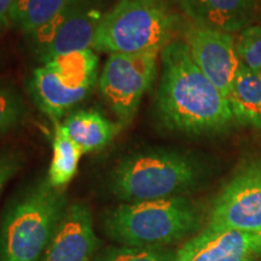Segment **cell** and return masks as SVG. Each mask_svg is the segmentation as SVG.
<instances>
[{
	"label": "cell",
	"mask_w": 261,
	"mask_h": 261,
	"mask_svg": "<svg viewBox=\"0 0 261 261\" xmlns=\"http://www.w3.org/2000/svg\"><path fill=\"white\" fill-rule=\"evenodd\" d=\"M69 0H16L10 14L11 28L24 37L50 23Z\"/></svg>",
	"instance_id": "cell-17"
},
{
	"label": "cell",
	"mask_w": 261,
	"mask_h": 261,
	"mask_svg": "<svg viewBox=\"0 0 261 261\" xmlns=\"http://www.w3.org/2000/svg\"><path fill=\"white\" fill-rule=\"evenodd\" d=\"M25 155L17 149H6L0 151V195L4 188L17 173L23 168Z\"/></svg>",
	"instance_id": "cell-21"
},
{
	"label": "cell",
	"mask_w": 261,
	"mask_h": 261,
	"mask_svg": "<svg viewBox=\"0 0 261 261\" xmlns=\"http://www.w3.org/2000/svg\"><path fill=\"white\" fill-rule=\"evenodd\" d=\"M27 116V106L17 87L0 79V139L19 128Z\"/></svg>",
	"instance_id": "cell-18"
},
{
	"label": "cell",
	"mask_w": 261,
	"mask_h": 261,
	"mask_svg": "<svg viewBox=\"0 0 261 261\" xmlns=\"http://www.w3.org/2000/svg\"><path fill=\"white\" fill-rule=\"evenodd\" d=\"M261 233L203 227L177 250L174 261H259Z\"/></svg>",
	"instance_id": "cell-11"
},
{
	"label": "cell",
	"mask_w": 261,
	"mask_h": 261,
	"mask_svg": "<svg viewBox=\"0 0 261 261\" xmlns=\"http://www.w3.org/2000/svg\"><path fill=\"white\" fill-rule=\"evenodd\" d=\"M155 116L163 129L194 138L219 137L237 125L227 98L192 61L182 39H173L160 54Z\"/></svg>",
	"instance_id": "cell-1"
},
{
	"label": "cell",
	"mask_w": 261,
	"mask_h": 261,
	"mask_svg": "<svg viewBox=\"0 0 261 261\" xmlns=\"http://www.w3.org/2000/svg\"><path fill=\"white\" fill-rule=\"evenodd\" d=\"M99 58L93 48L58 56L38 65L28 91L33 102L55 125L98 86Z\"/></svg>",
	"instance_id": "cell-6"
},
{
	"label": "cell",
	"mask_w": 261,
	"mask_h": 261,
	"mask_svg": "<svg viewBox=\"0 0 261 261\" xmlns=\"http://www.w3.org/2000/svg\"><path fill=\"white\" fill-rule=\"evenodd\" d=\"M159 52L109 55L98 80L100 96L123 127L133 121L143 97L154 85Z\"/></svg>",
	"instance_id": "cell-7"
},
{
	"label": "cell",
	"mask_w": 261,
	"mask_h": 261,
	"mask_svg": "<svg viewBox=\"0 0 261 261\" xmlns=\"http://www.w3.org/2000/svg\"><path fill=\"white\" fill-rule=\"evenodd\" d=\"M259 261H261V260H259Z\"/></svg>",
	"instance_id": "cell-23"
},
{
	"label": "cell",
	"mask_w": 261,
	"mask_h": 261,
	"mask_svg": "<svg viewBox=\"0 0 261 261\" xmlns=\"http://www.w3.org/2000/svg\"><path fill=\"white\" fill-rule=\"evenodd\" d=\"M60 125L67 136L79 145L84 154L106 148L123 129L121 123L112 121L96 110L71 113Z\"/></svg>",
	"instance_id": "cell-14"
},
{
	"label": "cell",
	"mask_w": 261,
	"mask_h": 261,
	"mask_svg": "<svg viewBox=\"0 0 261 261\" xmlns=\"http://www.w3.org/2000/svg\"><path fill=\"white\" fill-rule=\"evenodd\" d=\"M236 52L241 64L261 77V25L255 24L238 33Z\"/></svg>",
	"instance_id": "cell-20"
},
{
	"label": "cell",
	"mask_w": 261,
	"mask_h": 261,
	"mask_svg": "<svg viewBox=\"0 0 261 261\" xmlns=\"http://www.w3.org/2000/svg\"><path fill=\"white\" fill-rule=\"evenodd\" d=\"M227 100L237 125L261 133V77L241 64Z\"/></svg>",
	"instance_id": "cell-15"
},
{
	"label": "cell",
	"mask_w": 261,
	"mask_h": 261,
	"mask_svg": "<svg viewBox=\"0 0 261 261\" xmlns=\"http://www.w3.org/2000/svg\"><path fill=\"white\" fill-rule=\"evenodd\" d=\"M98 238L92 214L84 202H73L58 224L40 261H92Z\"/></svg>",
	"instance_id": "cell-12"
},
{
	"label": "cell",
	"mask_w": 261,
	"mask_h": 261,
	"mask_svg": "<svg viewBox=\"0 0 261 261\" xmlns=\"http://www.w3.org/2000/svg\"><path fill=\"white\" fill-rule=\"evenodd\" d=\"M68 205L47 175L19 189L0 218V261H40Z\"/></svg>",
	"instance_id": "cell-3"
},
{
	"label": "cell",
	"mask_w": 261,
	"mask_h": 261,
	"mask_svg": "<svg viewBox=\"0 0 261 261\" xmlns=\"http://www.w3.org/2000/svg\"><path fill=\"white\" fill-rule=\"evenodd\" d=\"M203 212L188 196L120 203L104 212L100 226L115 244L167 248L200 230Z\"/></svg>",
	"instance_id": "cell-4"
},
{
	"label": "cell",
	"mask_w": 261,
	"mask_h": 261,
	"mask_svg": "<svg viewBox=\"0 0 261 261\" xmlns=\"http://www.w3.org/2000/svg\"><path fill=\"white\" fill-rule=\"evenodd\" d=\"M104 12L99 0H69L50 23L25 37L29 51L41 64L92 48Z\"/></svg>",
	"instance_id": "cell-8"
},
{
	"label": "cell",
	"mask_w": 261,
	"mask_h": 261,
	"mask_svg": "<svg viewBox=\"0 0 261 261\" xmlns=\"http://www.w3.org/2000/svg\"><path fill=\"white\" fill-rule=\"evenodd\" d=\"M177 252L168 248H135L113 244L96 253L92 261H174Z\"/></svg>",
	"instance_id": "cell-19"
},
{
	"label": "cell",
	"mask_w": 261,
	"mask_h": 261,
	"mask_svg": "<svg viewBox=\"0 0 261 261\" xmlns=\"http://www.w3.org/2000/svg\"><path fill=\"white\" fill-rule=\"evenodd\" d=\"M205 227L261 233V155L238 166L214 198Z\"/></svg>",
	"instance_id": "cell-9"
},
{
	"label": "cell",
	"mask_w": 261,
	"mask_h": 261,
	"mask_svg": "<svg viewBox=\"0 0 261 261\" xmlns=\"http://www.w3.org/2000/svg\"><path fill=\"white\" fill-rule=\"evenodd\" d=\"M179 6L189 21L230 34L261 23V0H179Z\"/></svg>",
	"instance_id": "cell-13"
},
{
	"label": "cell",
	"mask_w": 261,
	"mask_h": 261,
	"mask_svg": "<svg viewBox=\"0 0 261 261\" xmlns=\"http://www.w3.org/2000/svg\"><path fill=\"white\" fill-rule=\"evenodd\" d=\"M16 0H0V35L11 28L10 14Z\"/></svg>",
	"instance_id": "cell-22"
},
{
	"label": "cell",
	"mask_w": 261,
	"mask_h": 261,
	"mask_svg": "<svg viewBox=\"0 0 261 261\" xmlns=\"http://www.w3.org/2000/svg\"><path fill=\"white\" fill-rule=\"evenodd\" d=\"M181 34L198 69L227 98L241 67L236 38L230 33L198 25L191 21L181 24Z\"/></svg>",
	"instance_id": "cell-10"
},
{
	"label": "cell",
	"mask_w": 261,
	"mask_h": 261,
	"mask_svg": "<svg viewBox=\"0 0 261 261\" xmlns=\"http://www.w3.org/2000/svg\"><path fill=\"white\" fill-rule=\"evenodd\" d=\"M179 25L172 0H116L104 12L92 48L109 55L161 54Z\"/></svg>",
	"instance_id": "cell-5"
},
{
	"label": "cell",
	"mask_w": 261,
	"mask_h": 261,
	"mask_svg": "<svg viewBox=\"0 0 261 261\" xmlns=\"http://www.w3.org/2000/svg\"><path fill=\"white\" fill-rule=\"evenodd\" d=\"M207 175L205 163L191 152L148 149L120 160L110 172L108 189L121 203L165 200L197 190Z\"/></svg>",
	"instance_id": "cell-2"
},
{
	"label": "cell",
	"mask_w": 261,
	"mask_h": 261,
	"mask_svg": "<svg viewBox=\"0 0 261 261\" xmlns=\"http://www.w3.org/2000/svg\"><path fill=\"white\" fill-rule=\"evenodd\" d=\"M83 155L79 145L67 136L60 123H56L52 140V160L46 174L52 187L65 189L76 174Z\"/></svg>",
	"instance_id": "cell-16"
}]
</instances>
